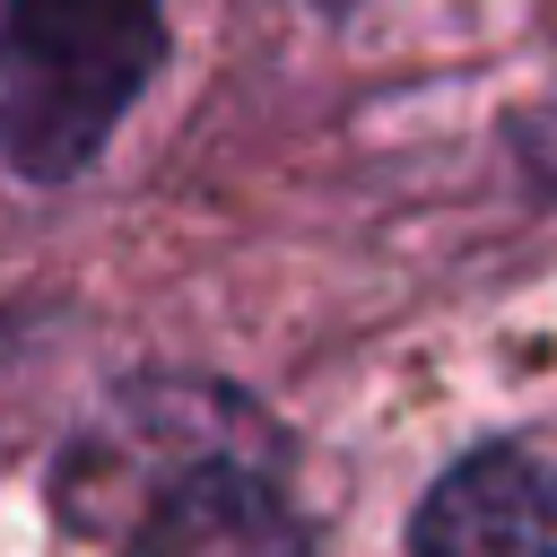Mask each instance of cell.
I'll return each instance as SVG.
<instances>
[{"label":"cell","instance_id":"6da1fadb","mask_svg":"<svg viewBox=\"0 0 557 557\" xmlns=\"http://www.w3.org/2000/svg\"><path fill=\"white\" fill-rule=\"evenodd\" d=\"M165 52V0H0V157L70 183L139 104Z\"/></svg>","mask_w":557,"mask_h":557},{"label":"cell","instance_id":"7a4b0ae2","mask_svg":"<svg viewBox=\"0 0 557 557\" xmlns=\"http://www.w3.org/2000/svg\"><path fill=\"white\" fill-rule=\"evenodd\" d=\"M122 557H313V540L252 453H200L157 487Z\"/></svg>","mask_w":557,"mask_h":557},{"label":"cell","instance_id":"3957f363","mask_svg":"<svg viewBox=\"0 0 557 557\" xmlns=\"http://www.w3.org/2000/svg\"><path fill=\"white\" fill-rule=\"evenodd\" d=\"M409 557H557V470L505 444L453 461L409 522Z\"/></svg>","mask_w":557,"mask_h":557},{"label":"cell","instance_id":"277c9868","mask_svg":"<svg viewBox=\"0 0 557 557\" xmlns=\"http://www.w3.org/2000/svg\"><path fill=\"white\" fill-rule=\"evenodd\" d=\"M513 148H522L531 183H540V191H557V96H548V104H531V113L513 122Z\"/></svg>","mask_w":557,"mask_h":557},{"label":"cell","instance_id":"5b68a950","mask_svg":"<svg viewBox=\"0 0 557 557\" xmlns=\"http://www.w3.org/2000/svg\"><path fill=\"white\" fill-rule=\"evenodd\" d=\"M313 9H348V0H313Z\"/></svg>","mask_w":557,"mask_h":557}]
</instances>
